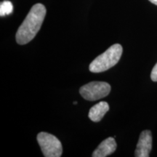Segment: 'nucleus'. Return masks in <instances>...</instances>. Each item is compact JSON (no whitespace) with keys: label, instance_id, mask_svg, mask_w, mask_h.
<instances>
[{"label":"nucleus","instance_id":"obj_1","mask_svg":"<svg viewBox=\"0 0 157 157\" xmlns=\"http://www.w3.org/2000/svg\"><path fill=\"white\" fill-rule=\"evenodd\" d=\"M46 15V8L42 4H36L31 7L16 33V42L25 44L31 42L40 30Z\"/></svg>","mask_w":157,"mask_h":157},{"label":"nucleus","instance_id":"obj_2","mask_svg":"<svg viewBox=\"0 0 157 157\" xmlns=\"http://www.w3.org/2000/svg\"><path fill=\"white\" fill-rule=\"evenodd\" d=\"M122 51L121 45L119 44L112 45L90 63V71L93 73H101L113 67L120 60Z\"/></svg>","mask_w":157,"mask_h":157},{"label":"nucleus","instance_id":"obj_3","mask_svg":"<svg viewBox=\"0 0 157 157\" xmlns=\"http://www.w3.org/2000/svg\"><path fill=\"white\" fill-rule=\"evenodd\" d=\"M37 141L45 157H60L63 153L62 144L54 135L42 132L37 135Z\"/></svg>","mask_w":157,"mask_h":157},{"label":"nucleus","instance_id":"obj_4","mask_svg":"<svg viewBox=\"0 0 157 157\" xmlns=\"http://www.w3.org/2000/svg\"><path fill=\"white\" fill-rule=\"evenodd\" d=\"M111 86L107 82H92L80 88L79 93L87 101H95L105 98L110 93Z\"/></svg>","mask_w":157,"mask_h":157},{"label":"nucleus","instance_id":"obj_5","mask_svg":"<svg viewBox=\"0 0 157 157\" xmlns=\"http://www.w3.org/2000/svg\"><path fill=\"white\" fill-rule=\"evenodd\" d=\"M152 148V135L150 130H144L140 133L135 156L136 157H148Z\"/></svg>","mask_w":157,"mask_h":157},{"label":"nucleus","instance_id":"obj_6","mask_svg":"<svg viewBox=\"0 0 157 157\" xmlns=\"http://www.w3.org/2000/svg\"><path fill=\"white\" fill-rule=\"evenodd\" d=\"M116 149H117V143L114 138L111 137L101 143L92 156L93 157H105L113 154Z\"/></svg>","mask_w":157,"mask_h":157},{"label":"nucleus","instance_id":"obj_7","mask_svg":"<svg viewBox=\"0 0 157 157\" xmlns=\"http://www.w3.org/2000/svg\"><path fill=\"white\" fill-rule=\"evenodd\" d=\"M109 110V105L105 101L100 102L93 105L89 111V118L93 121L98 122L103 119Z\"/></svg>","mask_w":157,"mask_h":157},{"label":"nucleus","instance_id":"obj_8","mask_svg":"<svg viewBox=\"0 0 157 157\" xmlns=\"http://www.w3.org/2000/svg\"><path fill=\"white\" fill-rule=\"evenodd\" d=\"M13 10V6L10 1H4L0 5V15L5 16L10 15Z\"/></svg>","mask_w":157,"mask_h":157},{"label":"nucleus","instance_id":"obj_9","mask_svg":"<svg viewBox=\"0 0 157 157\" xmlns=\"http://www.w3.org/2000/svg\"><path fill=\"white\" fill-rule=\"evenodd\" d=\"M151 78L152 81L157 82V63L153 68L151 74Z\"/></svg>","mask_w":157,"mask_h":157},{"label":"nucleus","instance_id":"obj_10","mask_svg":"<svg viewBox=\"0 0 157 157\" xmlns=\"http://www.w3.org/2000/svg\"><path fill=\"white\" fill-rule=\"evenodd\" d=\"M149 1H150L151 3L154 4V5H157V0H149Z\"/></svg>","mask_w":157,"mask_h":157},{"label":"nucleus","instance_id":"obj_11","mask_svg":"<svg viewBox=\"0 0 157 157\" xmlns=\"http://www.w3.org/2000/svg\"><path fill=\"white\" fill-rule=\"evenodd\" d=\"M76 103H76V101H75V102H74V104H75V105H76Z\"/></svg>","mask_w":157,"mask_h":157}]
</instances>
